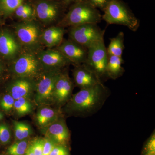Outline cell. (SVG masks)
Masks as SVG:
<instances>
[{
  "instance_id": "obj_1",
  "label": "cell",
  "mask_w": 155,
  "mask_h": 155,
  "mask_svg": "<svg viewBox=\"0 0 155 155\" xmlns=\"http://www.w3.org/2000/svg\"><path fill=\"white\" fill-rule=\"evenodd\" d=\"M110 94V91L102 82L81 89L67 102L65 111L69 115L89 117L102 108Z\"/></svg>"
},
{
  "instance_id": "obj_2",
  "label": "cell",
  "mask_w": 155,
  "mask_h": 155,
  "mask_svg": "<svg viewBox=\"0 0 155 155\" xmlns=\"http://www.w3.org/2000/svg\"><path fill=\"white\" fill-rule=\"evenodd\" d=\"M101 20L99 11L84 0L73 4L57 25L65 28L89 23L97 24Z\"/></svg>"
},
{
  "instance_id": "obj_3",
  "label": "cell",
  "mask_w": 155,
  "mask_h": 155,
  "mask_svg": "<svg viewBox=\"0 0 155 155\" xmlns=\"http://www.w3.org/2000/svg\"><path fill=\"white\" fill-rule=\"evenodd\" d=\"M104 12L102 19L108 24L123 25L133 32L139 28V20L119 0H110Z\"/></svg>"
},
{
  "instance_id": "obj_4",
  "label": "cell",
  "mask_w": 155,
  "mask_h": 155,
  "mask_svg": "<svg viewBox=\"0 0 155 155\" xmlns=\"http://www.w3.org/2000/svg\"><path fill=\"white\" fill-rule=\"evenodd\" d=\"M11 72L15 78H37L44 71L37 52L25 50L11 61Z\"/></svg>"
},
{
  "instance_id": "obj_5",
  "label": "cell",
  "mask_w": 155,
  "mask_h": 155,
  "mask_svg": "<svg viewBox=\"0 0 155 155\" xmlns=\"http://www.w3.org/2000/svg\"><path fill=\"white\" fill-rule=\"evenodd\" d=\"M14 32L22 48L37 52L42 44L41 37L43 31L32 20L24 21L14 25Z\"/></svg>"
},
{
  "instance_id": "obj_6",
  "label": "cell",
  "mask_w": 155,
  "mask_h": 155,
  "mask_svg": "<svg viewBox=\"0 0 155 155\" xmlns=\"http://www.w3.org/2000/svg\"><path fill=\"white\" fill-rule=\"evenodd\" d=\"M62 71V69L44 70L37 78L36 100L39 104H49L54 103L55 86Z\"/></svg>"
},
{
  "instance_id": "obj_7",
  "label": "cell",
  "mask_w": 155,
  "mask_h": 155,
  "mask_svg": "<svg viewBox=\"0 0 155 155\" xmlns=\"http://www.w3.org/2000/svg\"><path fill=\"white\" fill-rule=\"evenodd\" d=\"M69 39L88 48L97 42L104 40L105 30L96 24L89 23L69 27Z\"/></svg>"
},
{
  "instance_id": "obj_8",
  "label": "cell",
  "mask_w": 155,
  "mask_h": 155,
  "mask_svg": "<svg viewBox=\"0 0 155 155\" xmlns=\"http://www.w3.org/2000/svg\"><path fill=\"white\" fill-rule=\"evenodd\" d=\"M108 55L104 40L97 42L87 48L86 61L84 64L101 79L105 76Z\"/></svg>"
},
{
  "instance_id": "obj_9",
  "label": "cell",
  "mask_w": 155,
  "mask_h": 155,
  "mask_svg": "<svg viewBox=\"0 0 155 155\" xmlns=\"http://www.w3.org/2000/svg\"><path fill=\"white\" fill-rule=\"evenodd\" d=\"M22 49L14 31L0 28V57L2 59L11 62L22 52Z\"/></svg>"
},
{
  "instance_id": "obj_10",
  "label": "cell",
  "mask_w": 155,
  "mask_h": 155,
  "mask_svg": "<svg viewBox=\"0 0 155 155\" xmlns=\"http://www.w3.org/2000/svg\"><path fill=\"white\" fill-rule=\"evenodd\" d=\"M60 4L53 0H40L36 3L35 14L39 21L45 25L57 22L61 14Z\"/></svg>"
},
{
  "instance_id": "obj_11",
  "label": "cell",
  "mask_w": 155,
  "mask_h": 155,
  "mask_svg": "<svg viewBox=\"0 0 155 155\" xmlns=\"http://www.w3.org/2000/svg\"><path fill=\"white\" fill-rule=\"evenodd\" d=\"M37 55L44 70L62 69L71 64L69 60L56 48L40 50L37 52Z\"/></svg>"
},
{
  "instance_id": "obj_12",
  "label": "cell",
  "mask_w": 155,
  "mask_h": 155,
  "mask_svg": "<svg viewBox=\"0 0 155 155\" xmlns=\"http://www.w3.org/2000/svg\"><path fill=\"white\" fill-rule=\"evenodd\" d=\"M75 66L84 64L87 55V49L70 39L63 40L55 48Z\"/></svg>"
},
{
  "instance_id": "obj_13",
  "label": "cell",
  "mask_w": 155,
  "mask_h": 155,
  "mask_svg": "<svg viewBox=\"0 0 155 155\" xmlns=\"http://www.w3.org/2000/svg\"><path fill=\"white\" fill-rule=\"evenodd\" d=\"M72 72L74 83L80 89L91 87L102 82L101 78L85 64L75 66Z\"/></svg>"
},
{
  "instance_id": "obj_14",
  "label": "cell",
  "mask_w": 155,
  "mask_h": 155,
  "mask_svg": "<svg viewBox=\"0 0 155 155\" xmlns=\"http://www.w3.org/2000/svg\"><path fill=\"white\" fill-rule=\"evenodd\" d=\"M74 87V82L67 71H62L56 82L54 91V103L62 105L71 98Z\"/></svg>"
},
{
  "instance_id": "obj_15",
  "label": "cell",
  "mask_w": 155,
  "mask_h": 155,
  "mask_svg": "<svg viewBox=\"0 0 155 155\" xmlns=\"http://www.w3.org/2000/svg\"><path fill=\"white\" fill-rule=\"evenodd\" d=\"M48 127L46 134L48 138L56 145L66 146L69 141L70 133L64 119L60 118Z\"/></svg>"
},
{
  "instance_id": "obj_16",
  "label": "cell",
  "mask_w": 155,
  "mask_h": 155,
  "mask_svg": "<svg viewBox=\"0 0 155 155\" xmlns=\"http://www.w3.org/2000/svg\"><path fill=\"white\" fill-rule=\"evenodd\" d=\"M35 82L34 79L22 78H15V80L8 86L10 94L14 100L26 98L35 88Z\"/></svg>"
},
{
  "instance_id": "obj_17",
  "label": "cell",
  "mask_w": 155,
  "mask_h": 155,
  "mask_svg": "<svg viewBox=\"0 0 155 155\" xmlns=\"http://www.w3.org/2000/svg\"><path fill=\"white\" fill-rule=\"evenodd\" d=\"M65 33L64 28L58 25L49 27L42 32L41 37V44L48 48H56L64 40Z\"/></svg>"
},
{
  "instance_id": "obj_18",
  "label": "cell",
  "mask_w": 155,
  "mask_h": 155,
  "mask_svg": "<svg viewBox=\"0 0 155 155\" xmlns=\"http://www.w3.org/2000/svg\"><path fill=\"white\" fill-rule=\"evenodd\" d=\"M124 62L122 57L108 56L105 76L113 80L122 76L125 72V69L122 66Z\"/></svg>"
},
{
  "instance_id": "obj_19",
  "label": "cell",
  "mask_w": 155,
  "mask_h": 155,
  "mask_svg": "<svg viewBox=\"0 0 155 155\" xmlns=\"http://www.w3.org/2000/svg\"><path fill=\"white\" fill-rule=\"evenodd\" d=\"M60 113L50 108H42L38 112L36 120L39 125L48 126L60 119Z\"/></svg>"
},
{
  "instance_id": "obj_20",
  "label": "cell",
  "mask_w": 155,
  "mask_h": 155,
  "mask_svg": "<svg viewBox=\"0 0 155 155\" xmlns=\"http://www.w3.org/2000/svg\"><path fill=\"white\" fill-rule=\"evenodd\" d=\"M110 44L107 48L108 56L122 57L124 46V34L119 32L115 37L111 38Z\"/></svg>"
},
{
  "instance_id": "obj_21",
  "label": "cell",
  "mask_w": 155,
  "mask_h": 155,
  "mask_svg": "<svg viewBox=\"0 0 155 155\" xmlns=\"http://www.w3.org/2000/svg\"><path fill=\"white\" fill-rule=\"evenodd\" d=\"M24 0H0V13L2 16L8 17L14 14Z\"/></svg>"
},
{
  "instance_id": "obj_22",
  "label": "cell",
  "mask_w": 155,
  "mask_h": 155,
  "mask_svg": "<svg viewBox=\"0 0 155 155\" xmlns=\"http://www.w3.org/2000/svg\"><path fill=\"white\" fill-rule=\"evenodd\" d=\"M14 125L15 137L18 140H24L31 134V128L28 124L14 121Z\"/></svg>"
},
{
  "instance_id": "obj_23",
  "label": "cell",
  "mask_w": 155,
  "mask_h": 155,
  "mask_svg": "<svg viewBox=\"0 0 155 155\" xmlns=\"http://www.w3.org/2000/svg\"><path fill=\"white\" fill-rule=\"evenodd\" d=\"M16 17L24 21L32 20L35 15L34 9L28 4L22 3L14 12Z\"/></svg>"
},
{
  "instance_id": "obj_24",
  "label": "cell",
  "mask_w": 155,
  "mask_h": 155,
  "mask_svg": "<svg viewBox=\"0 0 155 155\" xmlns=\"http://www.w3.org/2000/svg\"><path fill=\"white\" fill-rule=\"evenodd\" d=\"M14 108L17 114L22 116L30 113L32 105L26 98L22 97L15 100Z\"/></svg>"
},
{
  "instance_id": "obj_25",
  "label": "cell",
  "mask_w": 155,
  "mask_h": 155,
  "mask_svg": "<svg viewBox=\"0 0 155 155\" xmlns=\"http://www.w3.org/2000/svg\"><path fill=\"white\" fill-rule=\"evenodd\" d=\"M28 148V142L27 140H20L14 143L8 150L9 155H25Z\"/></svg>"
},
{
  "instance_id": "obj_26",
  "label": "cell",
  "mask_w": 155,
  "mask_h": 155,
  "mask_svg": "<svg viewBox=\"0 0 155 155\" xmlns=\"http://www.w3.org/2000/svg\"><path fill=\"white\" fill-rule=\"evenodd\" d=\"M141 155H155V134L153 131L143 148Z\"/></svg>"
},
{
  "instance_id": "obj_27",
  "label": "cell",
  "mask_w": 155,
  "mask_h": 155,
  "mask_svg": "<svg viewBox=\"0 0 155 155\" xmlns=\"http://www.w3.org/2000/svg\"><path fill=\"white\" fill-rule=\"evenodd\" d=\"M15 100L10 94L5 95L0 102V107L5 111L11 110L14 107Z\"/></svg>"
},
{
  "instance_id": "obj_28",
  "label": "cell",
  "mask_w": 155,
  "mask_h": 155,
  "mask_svg": "<svg viewBox=\"0 0 155 155\" xmlns=\"http://www.w3.org/2000/svg\"><path fill=\"white\" fill-rule=\"evenodd\" d=\"M11 134L10 129L6 124L0 125V141L4 144L9 143L11 140Z\"/></svg>"
},
{
  "instance_id": "obj_29",
  "label": "cell",
  "mask_w": 155,
  "mask_h": 155,
  "mask_svg": "<svg viewBox=\"0 0 155 155\" xmlns=\"http://www.w3.org/2000/svg\"><path fill=\"white\" fill-rule=\"evenodd\" d=\"M44 144V139H37L32 142L30 147L35 155H42Z\"/></svg>"
},
{
  "instance_id": "obj_30",
  "label": "cell",
  "mask_w": 155,
  "mask_h": 155,
  "mask_svg": "<svg viewBox=\"0 0 155 155\" xmlns=\"http://www.w3.org/2000/svg\"><path fill=\"white\" fill-rule=\"evenodd\" d=\"M50 155H69V154L66 146L56 145Z\"/></svg>"
},
{
  "instance_id": "obj_31",
  "label": "cell",
  "mask_w": 155,
  "mask_h": 155,
  "mask_svg": "<svg viewBox=\"0 0 155 155\" xmlns=\"http://www.w3.org/2000/svg\"><path fill=\"white\" fill-rule=\"evenodd\" d=\"M56 145L55 143L50 139H44V144L42 155H50L51 152Z\"/></svg>"
},
{
  "instance_id": "obj_32",
  "label": "cell",
  "mask_w": 155,
  "mask_h": 155,
  "mask_svg": "<svg viewBox=\"0 0 155 155\" xmlns=\"http://www.w3.org/2000/svg\"><path fill=\"white\" fill-rule=\"evenodd\" d=\"M91 6L95 8H98L104 11L110 0H86Z\"/></svg>"
},
{
  "instance_id": "obj_33",
  "label": "cell",
  "mask_w": 155,
  "mask_h": 155,
  "mask_svg": "<svg viewBox=\"0 0 155 155\" xmlns=\"http://www.w3.org/2000/svg\"><path fill=\"white\" fill-rule=\"evenodd\" d=\"M4 62V60L0 57V78L2 77L5 69V64Z\"/></svg>"
},
{
  "instance_id": "obj_34",
  "label": "cell",
  "mask_w": 155,
  "mask_h": 155,
  "mask_svg": "<svg viewBox=\"0 0 155 155\" xmlns=\"http://www.w3.org/2000/svg\"><path fill=\"white\" fill-rule=\"evenodd\" d=\"M63 1H64V3L66 5H69V4H72V3H74H74L84 1V0H63Z\"/></svg>"
},
{
  "instance_id": "obj_35",
  "label": "cell",
  "mask_w": 155,
  "mask_h": 155,
  "mask_svg": "<svg viewBox=\"0 0 155 155\" xmlns=\"http://www.w3.org/2000/svg\"><path fill=\"white\" fill-rule=\"evenodd\" d=\"M25 155H35L33 151H32L31 147L30 146L28 147L27 150H26V151L25 153Z\"/></svg>"
},
{
  "instance_id": "obj_36",
  "label": "cell",
  "mask_w": 155,
  "mask_h": 155,
  "mask_svg": "<svg viewBox=\"0 0 155 155\" xmlns=\"http://www.w3.org/2000/svg\"><path fill=\"white\" fill-rule=\"evenodd\" d=\"M3 115L2 113H1L0 112V120H1L2 119H3Z\"/></svg>"
},
{
  "instance_id": "obj_37",
  "label": "cell",
  "mask_w": 155,
  "mask_h": 155,
  "mask_svg": "<svg viewBox=\"0 0 155 155\" xmlns=\"http://www.w3.org/2000/svg\"><path fill=\"white\" fill-rule=\"evenodd\" d=\"M2 23V15H1V13H0V24Z\"/></svg>"
}]
</instances>
